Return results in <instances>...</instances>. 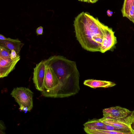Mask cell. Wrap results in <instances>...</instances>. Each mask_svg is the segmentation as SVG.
<instances>
[{"label":"cell","mask_w":134,"mask_h":134,"mask_svg":"<svg viewBox=\"0 0 134 134\" xmlns=\"http://www.w3.org/2000/svg\"><path fill=\"white\" fill-rule=\"evenodd\" d=\"M46 66L45 60H43L36 64L34 69L33 82L36 88L41 92L44 89Z\"/></svg>","instance_id":"obj_5"},{"label":"cell","mask_w":134,"mask_h":134,"mask_svg":"<svg viewBox=\"0 0 134 134\" xmlns=\"http://www.w3.org/2000/svg\"><path fill=\"white\" fill-rule=\"evenodd\" d=\"M83 84L93 88L98 87H110L116 85L115 83L111 81L92 79L85 80Z\"/></svg>","instance_id":"obj_10"},{"label":"cell","mask_w":134,"mask_h":134,"mask_svg":"<svg viewBox=\"0 0 134 134\" xmlns=\"http://www.w3.org/2000/svg\"><path fill=\"white\" fill-rule=\"evenodd\" d=\"M75 36L84 49L100 52L105 31L108 26L87 12H82L74 21Z\"/></svg>","instance_id":"obj_1"},{"label":"cell","mask_w":134,"mask_h":134,"mask_svg":"<svg viewBox=\"0 0 134 134\" xmlns=\"http://www.w3.org/2000/svg\"><path fill=\"white\" fill-rule=\"evenodd\" d=\"M19 55L18 54L16 51L14 50H12L11 51L10 54V58L12 59H14L16 58Z\"/></svg>","instance_id":"obj_15"},{"label":"cell","mask_w":134,"mask_h":134,"mask_svg":"<svg viewBox=\"0 0 134 134\" xmlns=\"http://www.w3.org/2000/svg\"><path fill=\"white\" fill-rule=\"evenodd\" d=\"M20 59L19 55L14 59L10 58L6 59L0 58V78L7 76L15 69L16 64Z\"/></svg>","instance_id":"obj_8"},{"label":"cell","mask_w":134,"mask_h":134,"mask_svg":"<svg viewBox=\"0 0 134 134\" xmlns=\"http://www.w3.org/2000/svg\"><path fill=\"white\" fill-rule=\"evenodd\" d=\"M79 1L86 2L88 3H94L97 2L98 0H78Z\"/></svg>","instance_id":"obj_17"},{"label":"cell","mask_w":134,"mask_h":134,"mask_svg":"<svg viewBox=\"0 0 134 134\" xmlns=\"http://www.w3.org/2000/svg\"><path fill=\"white\" fill-rule=\"evenodd\" d=\"M84 130L87 133L90 134H122L121 132L114 131L103 130H94L84 127Z\"/></svg>","instance_id":"obj_11"},{"label":"cell","mask_w":134,"mask_h":134,"mask_svg":"<svg viewBox=\"0 0 134 134\" xmlns=\"http://www.w3.org/2000/svg\"><path fill=\"white\" fill-rule=\"evenodd\" d=\"M59 82L56 98H63L78 93L80 74L76 62L61 55L51 56L45 60Z\"/></svg>","instance_id":"obj_2"},{"label":"cell","mask_w":134,"mask_h":134,"mask_svg":"<svg viewBox=\"0 0 134 134\" xmlns=\"http://www.w3.org/2000/svg\"><path fill=\"white\" fill-rule=\"evenodd\" d=\"M11 52L8 49L0 45V58L5 59L10 58Z\"/></svg>","instance_id":"obj_13"},{"label":"cell","mask_w":134,"mask_h":134,"mask_svg":"<svg viewBox=\"0 0 134 134\" xmlns=\"http://www.w3.org/2000/svg\"><path fill=\"white\" fill-rule=\"evenodd\" d=\"M33 94L29 88L20 87L14 88L10 95L19 105V109L25 113L33 107Z\"/></svg>","instance_id":"obj_3"},{"label":"cell","mask_w":134,"mask_h":134,"mask_svg":"<svg viewBox=\"0 0 134 134\" xmlns=\"http://www.w3.org/2000/svg\"><path fill=\"white\" fill-rule=\"evenodd\" d=\"M114 33L112 28L108 27L105 31L100 52L104 53L115 48L117 41Z\"/></svg>","instance_id":"obj_7"},{"label":"cell","mask_w":134,"mask_h":134,"mask_svg":"<svg viewBox=\"0 0 134 134\" xmlns=\"http://www.w3.org/2000/svg\"><path fill=\"white\" fill-rule=\"evenodd\" d=\"M24 44L18 39H12L7 38L5 40H0V46L5 47L11 51L14 50L18 54H19Z\"/></svg>","instance_id":"obj_9"},{"label":"cell","mask_w":134,"mask_h":134,"mask_svg":"<svg viewBox=\"0 0 134 134\" xmlns=\"http://www.w3.org/2000/svg\"><path fill=\"white\" fill-rule=\"evenodd\" d=\"M6 129V127L4 122L2 120L0 121V134H5V131Z\"/></svg>","instance_id":"obj_14"},{"label":"cell","mask_w":134,"mask_h":134,"mask_svg":"<svg viewBox=\"0 0 134 134\" xmlns=\"http://www.w3.org/2000/svg\"><path fill=\"white\" fill-rule=\"evenodd\" d=\"M43 27H42L40 26L37 29L36 33L37 35H42L43 34Z\"/></svg>","instance_id":"obj_16"},{"label":"cell","mask_w":134,"mask_h":134,"mask_svg":"<svg viewBox=\"0 0 134 134\" xmlns=\"http://www.w3.org/2000/svg\"><path fill=\"white\" fill-rule=\"evenodd\" d=\"M107 15L109 16H111L113 14V12L109 10H107Z\"/></svg>","instance_id":"obj_18"},{"label":"cell","mask_w":134,"mask_h":134,"mask_svg":"<svg viewBox=\"0 0 134 134\" xmlns=\"http://www.w3.org/2000/svg\"><path fill=\"white\" fill-rule=\"evenodd\" d=\"M7 38L2 35L1 34L0 35V40H5L7 39Z\"/></svg>","instance_id":"obj_19"},{"label":"cell","mask_w":134,"mask_h":134,"mask_svg":"<svg viewBox=\"0 0 134 134\" xmlns=\"http://www.w3.org/2000/svg\"><path fill=\"white\" fill-rule=\"evenodd\" d=\"M131 111L119 106L112 107L103 109V116L101 120L110 119L123 118L127 116Z\"/></svg>","instance_id":"obj_6"},{"label":"cell","mask_w":134,"mask_h":134,"mask_svg":"<svg viewBox=\"0 0 134 134\" xmlns=\"http://www.w3.org/2000/svg\"><path fill=\"white\" fill-rule=\"evenodd\" d=\"M105 124L99 119L89 120L83 124L84 127H91L102 126Z\"/></svg>","instance_id":"obj_12"},{"label":"cell","mask_w":134,"mask_h":134,"mask_svg":"<svg viewBox=\"0 0 134 134\" xmlns=\"http://www.w3.org/2000/svg\"><path fill=\"white\" fill-rule=\"evenodd\" d=\"M99 120L104 124L126 129H134V111L125 117L112 120Z\"/></svg>","instance_id":"obj_4"}]
</instances>
